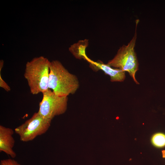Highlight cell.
Instances as JSON below:
<instances>
[{"mask_svg":"<svg viewBox=\"0 0 165 165\" xmlns=\"http://www.w3.org/2000/svg\"><path fill=\"white\" fill-rule=\"evenodd\" d=\"M79 86L77 77L57 60L50 61L49 88L57 95L68 97L74 94Z\"/></svg>","mask_w":165,"mask_h":165,"instance_id":"1","label":"cell"},{"mask_svg":"<svg viewBox=\"0 0 165 165\" xmlns=\"http://www.w3.org/2000/svg\"><path fill=\"white\" fill-rule=\"evenodd\" d=\"M50 63L47 58L42 56L27 63L24 76L32 94L42 93L49 89Z\"/></svg>","mask_w":165,"mask_h":165,"instance_id":"2","label":"cell"},{"mask_svg":"<svg viewBox=\"0 0 165 165\" xmlns=\"http://www.w3.org/2000/svg\"><path fill=\"white\" fill-rule=\"evenodd\" d=\"M139 20H136L135 33L132 39L127 45H123L118 50L116 55L107 64L111 67L119 68L128 72L137 84H139L135 78L138 69L139 64L134 50L137 39V28Z\"/></svg>","mask_w":165,"mask_h":165,"instance_id":"3","label":"cell"},{"mask_svg":"<svg viewBox=\"0 0 165 165\" xmlns=\"http://www.w3.org/2000/svg\"><path fill=\"white\" fill-rule=\"evenodd\" d=\"M51 120L36 112L24 123L16 128L15 131L21 141H31L46 133L50 126Z\"/></svg>","mask_w":165,"mask_h":165,"instance_id":"4","label":"cell"},{"mask_svg":"<svg viewBox=\"0 0 165 165\" xmlns=\"http://www.w3.org/2000/svg\"><path fill=\"white\" fill-rule=\"evenodd\" d=\"M42 94L38 111L39 114L52 120L55 116L65 112L67 108L68 97L58 96L50 89Z\"/></svg>","mask_w":165,"mask_h":165,"instance_id":"5","label":"cell"},{"mask_svg":"<svg viewBox=\"0 0 165 165\" xmlns=\"http://www.w3.org/2000/svg\"><path fill=\"white\" fill-rule=\"evenodd\" d=\"M13 133L12 129L0 125V152H4L12 158L16 156L13 150L15 142L13 137Z\"/></svg>","mask_w":165,"mask_h":165,"instance_id":"6","label":"cell"},{"mask_svg":"<svg viewBox=\"0 0 165 165\" xmlns=\"http://www.w3.org/2000/svg\"><path fill=\"white\" fill-rule=\"evenodd\" d=\"M85 60L90 63V65L94 69L97 70H101L106 74L109 75L110 77V80L112 82H122L125 78V72L119 68H113L101 61H94L88 57Z\"/></svg>","mask_w":165,"mask_h":165,"instance_id":"7","label":"cell"},{"mask_svg":"<svg viewBox=\"0 0 165 165\" xmlns=\"http://www.w3.org/2000/svg\"><path fill=\"white\" fill-rule=\"evenodd\" d=\"M88 45V39L79 40L77 42L71 45L69 48V50L76 58L85 60L87 57L86 53V50Z\"/></svg>","mask_w":165,"mask_h":165,"instance_id":"8","label":"cell"},{"mask_svg":"<svg viewBox=\"0 0 165 165\" xmlns=\"http://www.w3.org/2000/svg\"><path fill=\"white\" fill-rule=\"evenodd\" d=\"M151 142L153 145L156 147H164L165 146V134L162 133L154 134L152 138Z\"/></svg>","mask_w":165,"mask_h":165,"instance_id":"9","label":"cell"},{"mask_svg":"<svg viewBox=\"0 0 165 165\" xmlns=\"http://www.w3.org/2000/svg\"><path fill=\"white\" fill-rule=\"evenodd\" d=\"M0 165H21L17 161L13 159H8L2 160L0 161Z\"/></svg>","mask_w":165,"mask_h":165,"instance_id":"10","label":"cell"},{"mask_svg":"<svg viewBox=\"0 0 165 165\" xmlns=\"http://www.w3.org/2000/svg\"><path fill=\"white\" fill-rule=\"evenodd\" d=\"M2 68H0V87L4 89L5 90L8 92L11 89L9 86L3 79L1 75V71Z\"/></svg>","mask_w":165,"mask_h":165,"instance_id":"11","label":"cell"},{"mask_svg":"<svg viewBox=\"0 0 165 165\" xmlns=\"http://www.w3.org/2000/svg\"><path fill=\"white\" fill-rule=\"evenodd\" d=\"M162 157L163 158H165V150H163L162 151Z\"/></svg>","mask_w":165,"mask_h":165,"instance_id":"12","label":"cell"}]
</instances>
